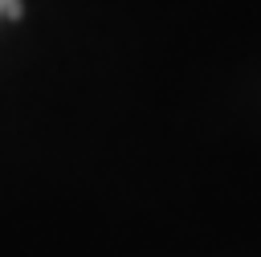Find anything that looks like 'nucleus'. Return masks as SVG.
I'll list each match as a JSON object with an SVG mask.
<instances>
[{
  "mask_svg": "<svg viewBox=\"0 0 261 257\" xmlns=\"http://www.w3.org/2000/svg\"><path fill=\"white\" fill-rule=\"evenodd\" d=\"M0 12H4V0H0Z\"/></svg>",
  "mask_w": 261,
  "mask_h": 257,
  "instance_id": "f257e3e1",
  "label": "nucleus"
}]
</instances>
